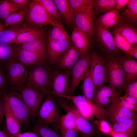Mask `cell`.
Returning <instances> with one entry per match:
<instances>
[{
    "instance_id": "cell-52",
    "label": "cell",
    "mask_w": 137,
    "mask_h": 137,
    "mask_svg": "<svg viewBox=\"0 0 137 137\" xmlns=\"http://www.w3.org/2000/svg\"><path fill=\"white\" fill-rule=\"evenodd\" d=\"M130 56H132L137 59V44H132L130 51Z\"/></svg>"
},
{
    "instance_id": "cell-20",
    "label": "cell",
    "mask_w": 137,
    "mask_h": 137,
    "mask_svg": "<svg viewBox=\"0 0 137 137\" xmlns=\"http://www.w3.org/2000/svg\"><path fill=\"white\" fill-rule=\"evenodd\" d=\"M129 56L127 55L120 58L124 76V85L137 78V61Z\"/></svg>"
},
{
    "instance_id": "cell-22",
    "label": "cell",
    "mask_w": 137,
    "mask_h": 137,
    "mask_svg": "<svg viewBox=\"0 0 137 137\" xmlns=\"http://www.w3.org/2000/svg\"><path fill=\"white\" fill-rule=\"evenodd\" d=\"M75 116L76 126L77 130L83 135L90 136L95 134V131L90 123L79 113L76 108L72 106Z\"/></svg>"
},
{
    "instance_id": "cell-45",
    "label": "cell",
    "mask_w": 137,
    "mask_h": 137,
    "mask_svg": "<svg viewBox=\"0 0 137 137\" xmlns=\"http://www.w3.org/2000/svg\"><path fill=\"white\" fill-rule=\"evenodd\" d=\"M20 8L24 9L28 8L27 6L29 5L30 1L28 0H8Z\"/></svg>"
},
{
    "instance_id": "cell-48",
    "label": "cell",
    "mask_w": 137,
    "mask_h": 137,
    "mask_svg": "<svg viewBox=\"0 0 137 137\" xmlns=\"http://www.w3.org/2000/svg\"><path fill=\"white\" fill-rule=\"evenodd\" d=\"M38 135L34 131H29L19 133L16 137H39Z\"/></svg>"
},
{
    "instance_id": "cell-51",
    "label": "cell",
    "mask_w": 137,
    "mask_h": 137,
    "mask_svg": "<svg viewBox=\"0 0 137 137\" xmlns=\"http://www.w3.org/2000/svg\"><path fill=\"white\" fill-rule=\"evenodd\" d=\"M123 98L125 100L137 106V99L132 97L125 94Z\"/></svg>"
},
{
    "instance_id": "cell-32",
    "label": "cell",
    "mask_w": 137,
    "mask_h": 137,
    "mask_svg": "<svg viewBox=\"0 0 137 137\" xmlns=\"http://www.w3.org/2000/svg\"><path fill=\"white\" fill-rule=\"evenodd\" d=\"M54 25L50 30L48 37L51 39L58 41L64 40L71 38L65 30L62 21H54Z\"/></svg>"
},
{
    "instance_id": "cell-19",
    "label": "cell",
    "mask_w": 137,
    "mask_h": 137,
    "mask_svg": "<svg viewBox=\"0 0 137 137\" xmlns=\"http://www.w3.org/2000/svg\"><path fill=\"white\" fill-rule=\"evenodd\" d=\"M70 38L72 43L81 55L89 50L91 46V41L83 31L76 27H74Z\"/></svg>"
},
{
    "instance_id": "cell-29",
    "label": "cell",
    "mask_w": 137,
    "mask_h": 137,
    "mask_svg": "<svg viewBox=\"0 0 137 137\" xmlns=\"http://www.w3.org/2000/svg\"><path fill=\"white\" fill-rule=\"evenodd\" d=\"M5 116L6 123V127L7 130L10 134L16 137L21 132L20 129V125L18 120L9 109L6 102Z\"/></svg>"
},
{
    "instance_id": "cell-6",
    "label": "cell",
    "mask_w": 137,
    "mask_h": 137,
    "mask_svg": "<svg viewBox=\"0 0 137 137\" xmlns=\"http://www.w3.org/2000/svg\"><path fill=\"white\" fill-rule=\"evenodd\" d=\"M21 97L27 107L30 116L35 117L46 93L25 84L18 90Z\"/></svg>"
},
{
    "instance_id": "cell-7",
    "label": "cell",
    "mask_w": 137,
    "mask_h": 137,
    "mask_svg": "<svg viewBox=\"0 0 137 137\" xmlns=\"http://www.w3.org/2000/svg\"><path fill=\"white\" fill-rule=\"evenodd\" d=\"M6 98L7 106L18 120L20 125L25 123L31 117L19 93L13 90L8 94L6 92Z\"/></svg>"
},
{
    "instance_id": "cell-33",
    "label": "cell",
    "mask_w": 137,
    "mask_h": 137,
    "mask_svg": "<svg viewBox=\"0 0 137 137\" xmlns=\"http://www.w3.org/2000/svg\"><path fill=\"white\" fill-rule=\"evenodd\" d=\"M33 131L40 137H61L58 132L48 124L39 121L34 126Z\"/></svg>"
},
{
    "instance_id": "cell-15",
    "label": "cell",
    "mask_w": 137,
    "mask_h": 137,
    "mask_svg": "<svg viewBox=\"0 0 137 137\" xmlns=\"http://www.w3.org/2000/svg\"><path fill=\"white\" fill-rule=\"evenodd\" d=\"M16 59L26 68L45 64V56L15 47Z\"/></svg>"
},
{
    "instance_id": "cell-12",
    "label": "cell",
    "mask_w": 137,
    "mask_h": 137,
    "mask_svg": "<svg viewBox=\"0 0 137 137\" xmlns=\"http://www.w3.org/2000/svg\"><path fill=\"white\" fill-rule=\"evenodd\" d=\"M105 110L107 120L113 124L129 118L137 117L135 111H131L124 107L119 97L113 100Z\"/></svg>"
},
{
    "instance_id": "cell-44",
    "label": "cell",
    "mask_w": 137,
    "mask_h": 137,
    "mask_svg": "<svg viewBox=\"0 0 137 137\" xmlns=\"http://www.w3.org/2000/svg\"><path fill=\"white\" fill-rule=\"evenodd\" d=\"M3 71L0 69V96L5 92L6 80Z\"/></svg>"
},
{
    "instance_id": "cell-14",
    "label": "cell",
    "mask_w": 137,
    "mask_h": 137,
    "mask_svg": "<svg viewBox=\"0 0 137 137\" xmlns=\"http://www.w3.org/2000/svg\"><path fill=\"white\" fill-rule=\"evenodd\" d=\"M47 50L50 64L54 65L58 63L62 55L71 44V39L63 41L52 39L48 37Z\"/></svg>"
},
{
    "instance_id": "cell-25",
    "label": "cell",
    "mask_w": 137,
    "mask_h": 137,
    "mask_svg": "<svg viewBox=\"0 0 137 137\" xmlns=\"http://www.w3.org/2000/svg\"><path fill=\"white\" fill-rule=\"evenodd\" d=\"M115 26L113 29L125 37L131 45L137 43V30L132 24L121 20Z\"/></svg>"
},
{
    "instance_id": "cell-28",
    "label": "cell",
    "mask_w": 137,
    "mask_h": 137,
    "mask_svg": "<svg viewBox=\"0 0 137 137\" xmlns=\"http://www.w3.org/2000/svg\"><path fill=\"white\" fill-rule=\"evenodd\" d=\"M45 32L41 28L27 31L19 35L11 43L22 44L45 36Z\"/></svg>"
},
{
    "instance_id": "cell-10",
    "label": "cell",
    "mask_w": 137,
    "mask_h": 137,
    "mask_svg": "<svg viewBox=\"0 0 137 137\" xmlns=\"http://www.w3.org/2000/svg\"><path fill=\"white\" fill-rule=\"evenodd\" d=\"M91 53L88 52L81 55L70 71L71 78L69 95H72L89 69Z\"/></svg>"
},
{
    "instance_id": "cell-5",
    "label": "cell",
    "mask_w": 137,
    "mask_h": 137,
    "mask_svg": "<svg viewBox=\"0 0 137 137\" xmlns=\"http://www.w3.org/2000/svg\"><path fill=\"white\" fill-rule=\"evenodd\" d=\"M70 71H54L51 73L47 93L59 96L69 95L71 87Z\"/></svg>"
},
{
    "instance_id": "cell-55",
    "label": "cell",
    "mask_w": 137,
    "mask_h": 137,
    "mask_svg": "<svg viewBox=\"0 0 137 137\" xmlns=\"http://www.w3.org/2000/svg\"><path fill=\"white\" fill-rule=\"evenodd\" d=\"M0 137H7L6 132L4 130H0Z\"/></svg>"
},
{
    "instance_id": "cell-31",
    "label": "cell",
    "mask_w": 137,
    "mask_h": 137,
    "mask_svg": "<svg viewBox=\"0 0 137 137\" xmlns=\"http://www.w3.org/2000/svg\"><path fill=\"white\" fill-rule=\"evenodd\" d=\"M83 80L82 88L84 96L89 103L93 104L95 87L89 69Z\"/></svg>"
},
{
    "instance_id": "cell-49",
    "label": "cell",
    "mask_w": 137,
    "mask_h": 137,
    "mask_svg": "<svg viewBox=\"0 0 137 137\" xmlns=\"http://www.w3.org/2000/svg\"><path fill=\"white\" fill-rule=\"evenodd\" d=\"M77 132L73 130H67L61 133V137H77Z\"/></svg>"
},
{
    "instance_id": "cell-34",
    "label": "cell",
    "mask_w": 137,
    "mask_h": 137,
    "mask_svg": "<svg viewBox=\"0 0 137 137\" xmlns=\"http://www.w3.org/2000/svg\"><path fill=\"white\" fill-rule=\"evenodd\" d=\"M92 6L95 11L99 13H105L116 10V0H93Z\"/></svg>"
},
{
    "instance_id": "cell-39",
    "label": "cell",
    "mask_w": 137,
    "mask_h": 137,
    "mask_svg": "<svg viewBox=\"0 0 137 137\" xmlns=\"http://www.w3.org/2000/svg\"><path fill=\"white\" fill-rule=\"evenodd\" d=\"M69 1L73 20V16L76 12L85 6L92 5L93 2L92 0H69Z\"/></svg>"
},
{
    "instance_id": "cell-3",
    "label": "cell",
    "mask_w": 137,
    "mask_h": 137,
    "mask_svg": "<svg viewBox=\"0 0 137 137\" xmlns=\"http://www.w3.org/2000/svg\"><path fill=\"white\" fill-rule=\"evenodd\" d=\"M95 11L92 5L85 6L76 12L73 18L74 27L85 33L91 41L94 39Z\"/></svg>"
},
{
    "instance_id": "cell-41",
    "label": "cell",
    "mask_w": 137,
    "mask_h": 137,
    "mask_svg": "<svg viewBox=\"0 0 137 137\" xmlns=\"http://www.w3.org/2000/svg\"><path fill=\"white\" fill-rule=\"evenodd\" d=\"M5 91L0 96V124L1 123L5 116L6 107Z\"/></svg>"
},
{
    "instance_id": "cell-35",
    "label": "cell",
    "mask_w": 137,
    "mask_h": 137,
    "mask_svg": "<svg viewBox=\"0 0 137 137\" xmlns=\"http://www.w3.org/2000/svg\"><path fill=\"white\" fill-rule=\"evenodd\" d=\"M122 14L124 18L129 23L132 25H136L137 22V0H130Z\"/></svg>"
},
{
    "instance_id": "cell-17",
    "label": "cell",
    "mask_w": 137,
    "mask_h": 137,
    "mask_svg": "<svg viewBox=\"0 0 137 137\" xmlns=\"http://www.w3.org/2000/svg\"><path fill=\"white\" fill-rule=\"evenodd\" d=\"M81 55L78 49L71 43L58 62V67L60 69L70 71Z\"/></svg>"
},
{
    "instance_id": "cell-16",
    "label": "cell",
    "mask_w": 137,
    "mask_h": 137,
    "mask_svg": "<svg viewBox=\"0 0 137 137\" xmlns=\"http://www.w3.org/2000/svg\"><path fill=\"white\" fill-rule=\"evenodd\" d=\"M120 93L109 85H103L94 91L93 104L102 106L110 104L119 97Z\"/></svg>"
},
{
    "instance_id": "cell-26",
    "label": "cell",
    "mask_w": 137,
    "mask_h": 137,
    "mask_svg": "<svg viewBox=\"0 0 137 137\" xmlns=\"http://www.w3.org/2000/svg\"><path fill=\"white\" fill-rule=\"evenodd\" d=\"M137 117H132L113 125V131L121 132L133 137L137 126Z\"/></svg>"
},
{
    "instance_id": "cell-36",
    "label": "cell",
    "mask_w": 137,
    "mask_h": 137,
    "mask_svg": "<svg viewBox=\"0 0 137 137\" xmlns=\"http://www.w3.org/2000/svg\"><path fill=\"white\" fill-rule=\"evenodd\" d=\"M41 4L53 21H62V19L53 0H36Z\"/></svg>"
},
{
    "instance_id": "cell-38",
    "label": "cell",
    "mask_w": 137,
    "mask_h": 137,
    "mask_svg": "<svg viewBox=\"0 0 137 137\" xmlns=\"http://www.w3.org/2000/svg\"><path fill=\"white\" fill-rule=\"evenodd\" d=\"M28 9V8L22 9L10 15L4 20L5 27L14 26L20 23L25 17Z\"/></svg>"
},
{
    "instance_id": "cell-11",
    "label": "cell",
    "mask_w": 137,
    "mask_h": 137,
    "mask_svg": "<svg viewBox=\"0 0 137 137\" xmlns=\"http://www.w3.org/2000/svg\"><path fill=\"white\" fill-rule=\"evenodd\" d=\"M47 94L38 110L37 115L39 121L48 124H53L59 120L60 112L51 94Z\"/></svg>"
},
{
    "instance_id": "cell-47",
    "label": "cell",
    "mask_w": 137,
    "mask_h": 137,
    "mask_svg": "<svg viewBox=\"0 0 137 137\" xmlns=\"http://www.w3.org/2000/svg\"><path fill=\"white\" fill-rule=\"evenodd\" d=\"M121 102L122 105L125 108L131 111H135L137 106L130 103L124 100L122 97H119Z\"/></svg>"
},
{
    "instance_id": "cell-18",
    "label": "cell",
    "mask_w": 137,
    "mask_h": 137,
    "mask_svg": "<svg viewBox=\"0 0 137 137\" xmlns=\"http://www.w3.org/2000/svg\"><path fill=\"white\" fill-rule=\"evenodd\" d=\"M37 28L27 24L21 23L5 27L0 32V43H11L21 33Z\"/></svg>"
},
{
    "instance_id": "cell-53",
    "label": "cell",
    "mask_w": 137,
    "mask_h": 137,
    "mask_svg": "<svg viewBox=\"0 0 137 137\" xmlns=\"http://www.w3.org/2000/svg\"><path fill=\"white\" fill-rule=\"evenodd\" d=\"M101 124V130L104 132L108 133L110 132V127L108 124L105 126L107 123L105 121H103Z\"/></svg>"
},
{
    "instance_id": "cell-57",
    "label": "cell",
    "mask_w": 137,
    "mask_h": 137,
    "mask_svg": "<svg viewBox=\"0 0 137 137\" xmlns=\"http://www.w3.org/2000/svg\"><path fill=\"white\" fill-rule=\"evenodd\" d=\"M5 27L4 25L2 23H0V32Z\"/></svg>"
},
{
    "instance_id": "cell-40",
    "label": "cell",
    "mask_w": 137,
    "mask_h": 137,
    "mask_svg": "<svg viewBox=\"0 0 137 137\" xmlns=\"http://www.w3.org/2000/svg\"><path fill=\"white\" fill-rule=\"evenodd\" d=\"M59 97L67 99L72 101L77 109H78L83 104L88 101L84 95H62Z\"/></svg>"
},
{
    "instance_id": "cell-4",
    "label": "cell",
    "mask_w": 137,
    "mask_h": 137,
    "mask_svg": "<svg viewBox=\"0 0 137 137\" xmlns=\"http://www.w3.org/2000/svg\"><path fill=\"white\" fill-rule=\"evenodd\" d=\"M29 6L25 17L26 24L37 28L47 25H54V21L41 4L33 0L30 2Z\"/></svg>"
},
{
    "instance_id": "cell-42",
    "label": "cell",
    "mask_w": 137,
    "mask_h": 137,
    "mask_svg": "<svg viewBox=\"0 0 137 137\" xmlns=\"http://www.w3.org/2000/svg\"><path fill=\"white\" fill-rule=\"evenodd\" d=\"M123 89L126 94L129 93L137 92V80H134L128 84L124 85Z\"/></svg>"
},
{
    "instance_id": "cell-2",
    "label": "cell",
    "mask_w": 137,
    "mask_h": 137,
    "mask_svg": "<svg viewBox=\"0 0 137 137\" xmlns=\"http://www.w3.org/2000/svg\"><path fill=\"white\" fill-rule=\"evenodd\" d=\"M105 61L108 85L119 93L123 89L124 76L120 58L108 56Z\"/></svg>"
},
{
    "instance_id": "cell-23",
    "label": "cell",
    "mask_w": 137,
    "mask_h": 137,
    "mask_svg": "<svg viewBox=\"0 0 137 137\" xmlns=\"http://www.w3.org/2000/svg\"><path fill=\"white\" fill-rule=\"evenodd\" d=\"M121 20L118 11L114 10L105 12L99 16L96 20L95 24L107 29L116 25Z\"/></svg>"
},
{
    "instance_id": "cell-43",
    "label": "cell",
    "mask_w": 137,
    "mask_h": 137,
    "mask_svg": "<svg viewBox=\"0 0 137 137\" xmlns=\"http://www.w3.org/2000/svg\"><path fill=\"white\" fill-rule=\"evenodd\" d=\"M20 8L17 6L3 10L0 12V18L4 20L12 13L18 11Z\"/></svg>"
},
{
    "instance_id": "cell-9",
    "label": "cell",
    "mask_w": 137,
    "mask_h": 137,
    "mask_svg": "<svg viewBox=\"0 0 137 137\" xmlns=\"http://www.w3.org/2000/svg\"><path fill=\"white\" fill-rule=\"evenodd\" d=\"M5 66L9 83L13 90H18L25 84L27 70L17 60L10 62Z\"/></svg>"
},
{
    "instance_id": "cell-13",
    "label": "cell",
    "mask_w": 137,
    "mask_h": 137,
    "mask_svg": "<svg viewBox=\"0 0 137 137\" xmlns=\"http://www.w3.org/2000/svg\"><path fill=\"white\" fill-rule=\"evenodd\" d=\"M97 41L101 49L108 56H116L119 51L117 47L114 37L107 29L95 23L94 30Z\"/></svg>"
},
{
    "instance_id": "cell-30",
    "label": "cell",
    "mask_w": 137,
    "mask_h": 137,
    "mask_svg": "<svg viewBox=\"0 0 137 137\" xmlns=\"http://www.w3.org/2000/svg\"><path fill=\"white\" fill-rule=\"evenodd\" d=\"M10 43H0V64L5 66L16 60L15 47Z\"/></svg>"
},
{
    "instance_id": "cell-1",
    "label": "cell",
    "mask_w": 137,
    "mask_h": 137,
    "mask_svg": "<svg viewBox=\"0 0 137 137\" xmlns=\"http://www.w3.org/2000/svg\"><path fill=\"white\" fill-rule=\"evenodd\" d=\"M44 64L35 66L27 70L26 82L28 86L47 93L51 73Z\"/></svg>"
},
{
    "instance_id": "cell-46",
    "label": "cell",
    "mask_w": 137,
    "mask_h": 137,
    "mask_svg": "<svg viewBox=\"0 0 137 137\" xmlns=\"http://www.w3.org/2000/svg\"><path fill=\"white\" fill-rule=\"evenodd\" d=\"M16 6L8 0H2L0 1V12L2 11Z\"/></svg>"
},
{
    "instance_id": "cell-37",
    "label": "cell",
    "mask_w": 137,
    "mask_h": 137,
    "mask_svg": "<svg viewBox=\"0 0 137 137\" xmlns=\"http://www.w3.org/2000/svg\"><path fill=\"white\" fill-rule=\"evenodd\" d=\"M112 34L114 36L115 43L117 48L130 56L131 45L130 43L125 37L115 30H113Z\"/></svg>"
},
{
    "instance_id": "cell-21",
    "label": "cell",
    "mask_w": 137,
    "mask_h": 137,
    "mask_svg": "<svg viewBox=\"0 0 137 137\" xmlns=\"http://www.w3.org/2000/svg\"><path fill=\"white\" fill-rule=\"evenodd\" d=\"M60 106L66 111V114L61 117L60 121V129L61 133L70 130L77 131L76 126L75 116L73 111L72 106L66 103L60 102Z\"/></svg>"
},
{
    "instance_id": "cell-27",
    "label": "cell",
    "mask_w": 137,
    "mask_h": 137,
    "mask_svg": "<svg viewBox=\"0 0 137 137\" xmlns=\"http://www.w3.org/2000/svg\"><path fill=\"white\" fill-rule=\"evenodd\" d=\"M17 47L24 50L45 55V37H42L24 43L18 44Z\"/></svg>"
},
{
    "instance_id": "cell-8",
    "label": "cell",
    "mask_w": 137,
    "mask_h": 137,
    "mask_svg": "<svg viewBox=\"0 0 137 137\" xmlns=\"http://www.w3.org/2000/svg\"><path fill=\"white\" fill-rule=\"evenodd\" d=\"M91 53L89 69L97 89L107 82L106 67L105 60L99 54L95 51Z\"/></svg>"
},
{
    "instance_id": "cell-58",
    "label": "cell",
    "mask_w": 137,
    "mask_h": 137,
    "mask_svg": "<svg viewBox=\"0 0 137 137\" xmlns=\"http://www.w3.org/2000/svg\"><path fill=\"white\" fill-rule=\"evenodd\" d=\"M81 137H91L90 136H87L81 134Z\"/></svg>"
},
{
    "instance_id": "cell-50",
    "label": "cell",
    "mask_w": 137,
    "mask_h": 137,
    "mask_svg": "<svg viewBox=\"0 0 137 137\" xmlns=\"http://www.w3.org/2000/svg\"><path fill=\"white\" fill-rule=\"evenodd\" d=\"M116 10L118 11L121 8L127 5L130 0H116Z\"/></svg>"
},
{
    "instance_id": "cell-24",
    "label": "cell",
    "mask_w": 137,
    "mask_h": 137,
    "mask_svg": "<svg viewBox=\"0 0 137 137\" xmlns=\"http://www.w3.org/2000/svg\"><path fill=\"white\" fill-rule=\"evenodd\" d=\"M62 21L68 27H74L69 0H53Z\"/></svg>"
},
{
    "instance_id": "cell-54",
    "label": "cell",
    "mask_w": 137,
    "mask_h": 137,
    "mask_svg": "<svg viewBox=\"0 0 137 137\" xmlns=\"http://www.w3.org/2000/svg\"><path fill=\"white\" fill-rule=\"evenodd\" d=\"M111 135L113 137H132L123 132L114 131L112 132Z\"/></svg>"
},
{
    "instance_id": "cell-56",
    "label": "cell",
    "mask_w": 137,
    "mask_h": 137,
    "mask_svg": "<svg viewBox=\"0 0 137 137\" xmlns=\"http://www.w3.org/2000/svg\"><path fill=\"white\" fill-rule=\"evenodd\" d=\"M3 128H4V130L6 132V134L7 135V137H15L11 135L9 133V132L6 129V126H4Z\"/></svg>"
}]
</instances>
